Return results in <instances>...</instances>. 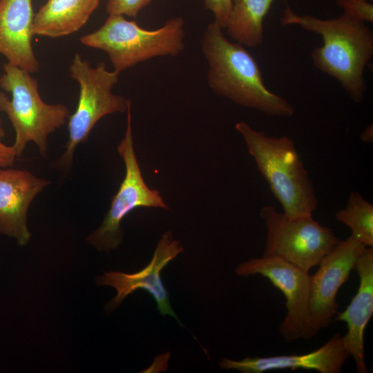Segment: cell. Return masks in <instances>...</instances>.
Segmentation results:
<instances>
[{"label": "cell", "mask_w": 373, "mask_h": 373, "mask_svg": "<svg viewBox=\"0 0 373 373\" xmlns=\"http://www.w3.org/2000/svg\"><path fill=\"white\" fill-rule=\"evenodd\" d=\"M34 17L32 0H0V53L30 73L39 68L32 45Z\"/></svg>", "instance_id": "15"}, {"label": "cell", "mask_w": 373, "mask_h": 373, "mask_svg": "<svg viewBox=\"0 0 373 373\" xmlns=\"http://www.w3.org/2000/svg\"><path fill=\"white\" fill-rule=\"evenodd\" d=\"M100 0H48L35 14L32 34L61 37L78 31Z\"/></svg>", "instance_id": "16"}, {"label": "cell", "mask_w": 373, "mask_h": 373, "mask_svg": "<svg viewBox=\"0 0 373 373\" xmlns=\"http://www.w3.org/2000/svg\"><path fill=\"white\" fill-rule=\"evenodd\" d=\"M71 77L79 86L75 111L68 117V140L60 158L61 164H72L77 146L84 142L96 123L103 117L115 113H125L131 106L130 99L112 93L119 74L106 69L104 62L93 67L79 53H76L70 64Z\"/></svg>", "instance_id": "6"}, {"label": "cell", "mask_w": 373, "mask_h": 373, "mask_svg": "<svg viewBox=\"0 0 373 373\" xmlns=\"http://www.w3.org/2000/svg\"><path fill=\"white\" fill-rule=\"evenodd\" d=\"M235 127L283 213L290 218L312 216L318 200L294 140L285 135H267L245 122Z\"/></svg>", "instance_id": "3"}, {"label": "cell", "mask_w": 373, "mask_h": 373, "mask_svg": "<svg viewBox=\"0 0 373 373\" xmlns=\"http://www.w3.org/2000/svg\"><path fill=\"white\" fill-rule=\"evenodd\" d=\"M344 12L362 22L373 21V5L367 0H336Z\"/></svg>", "instance_id": "19"}, {"label": "cell", "mask_w": 373, "mask_h": 373, "mask_svg": "<svg viewBox=\"0 0 373 373\" xmlns=\"http://www.w3.org/2000/svg\"><path fill=\"white\" fill-rule=\"evenodd\" d=\"M235 272L242 277L261 275L283 294L287 314L279 332L287 342L313 337L308 315L309 272L278 256L265 255L240 262Z\"/></svg>", "instance_id": "9"}, {"label": "cell", "mask_w": 373, "mask_h": 373, "mask_svg": "<svg viewBox=\"0 0 373 373\" xmlns=\"http://www.w3.org/2000/svg\"><path fill=\"white\" fill-rule=\"evenodd\" d=\"M354 269L359 278L357 291L346 309L334 319L346 323L344 345L354 361L358 373H367L364 333L373 314V248L365 247L358 256Z\"/></svg>", "instance_id": "14"}, {"label": "cell", "mask_w": 373, "mask_h": 373, "mask_svg": "<svg viewBox=\"0 0 373 373\" xmlns=\"http://www.w3.org/2000/svg\"><path fill=\"white\" fill-rule=\"evenodd\" d=\"M260 217L267 230L263 255L278 256L307 272L340 241L329 227L312 216L290 218L266 205Z\"/></svg>", "instance_id": "7"}, {"label": "cell", "mask_w": 373, "mask_h": 373, "mask_svg": "<svg viewBox=\"0 0 373 373\" xmlns=\"http://www.w3.org/2000/svg\"><path fill=\"white\" fill-rule=\"evenodd\" d=\"M183 251L182 245L179 240L173 239L171 231H166L158 241L150 262L140 271L133 274L104 271L102 276H97L96 282L98 285L111 286L117 290L116 296L106 305V310L111 312L115 309L128 295L136 289H142L155 299L161 315H169L182 325L171 305L160 273L169 262Z\"/></svg>", "instance_id": "11"}, {"label": "cell", "mask_w": 373, "mask_h": 373, "mask_svg": "<svg viewBox=\"0 0 373 373\" xmlns=\"http://www.w3.org/2000/svg\"><path fill=\"white\" fill-rule=\"evenodd\" d=\"M214 22L206 28L201 48L208 64L207 82L217 95L265 115L291 117L294 106L270 91L264 84L259 66L240 43L231 42Z\"/></svg>", "instance_id": "2"}, {"label": "cell", "mask_w": 373, "mask_h": 373, "mask_svg": "<svg viewBox=\"0 0 373 373\" xmlns=\"http://www.w3.org/2000/svg\"><path fill=\"white\" fill-rule=\"evenodd\" d=\"M274 0H232L225 28L229 35L243 46L254 48L264 40L263 22Z\"/></svg>", "instance_id": "17"}, {"label": "cell", "mask_w": 373, "mask_h": 373, "mask_svg": "<svg viewBox=\"0 0 373 373\" xmlns=\"http://www.w3.org/2000/svg\"><path fill=\"white\" fill-rule=\"evenodd\" d=\"M365 247L350 235L322 258L316 272L311 276L308 315L313 336L334 319L338 313L337 293L354 269Z\"/></svg>", "instance_id": "10"}, {"label": "cell", "mask_w": 373, "mask_h": 373, "mask_svg": "<svg viewBox=\"0 0 373 373\" xmlns=\"http://www.w3.org/2000/svg\"><path fill=\"white\" fill-rule=\"evenodd\" d=\"M349 357L343 336L335 334L321 347L307 354L246 357L240 361L223 358L219 365L222 369L235 370L242 373H262L269 370L285 369L339 373Z\"/></svg>", "instance_id": "13"}, {"label": "cell", "mask_w": 373, "mask_h": 373, "mask_svg": "<svg viewBox=\"0 0 373 373\" xmlns=\"http://www.w3.org/2000/svg\"><path fill=\"white\" fill-rule=\"evenodd\" d=\"M367 1H372V0H367Z\"/></svg>", "instance_id": "24"}, {"label": "cell", "mask_w": 373, "mask_h": 373, "mask_svg": "<svg viewBox=\"0 0 373 373\" xmlns=\"http://www.w3.org/2000/svg\"><path fill=\"white\" fill-rule=\"evenodd\" d=\"M336 220L351 230V236L365 247H373V205L361 193H350L344 208L336 213Z\"/></svg>", "instance_id": "18"}, {"label": "cell", "mask_w": 373, "mask_h": 373, "mask_svg": "<svg viewBox=\"0 0 373 373\" xmlns=\"http://www.w3.org/2000/svg\"><path fill=\"white\" fill-rule=\"evenodd\" d=\"M280 23L320 35L323 45L312 52L314 66L337 79L354 102H362L366 91L364 70L373 56V32L364 22L345 12L329 19L299 15L287 6Z\"/></svg>", "instance_id": "1"}, {"label": "cell", "mask_w": 373, "mask_h": 373, "mask_svg": "<svg viewBox=\"0 0 373 373\" xmlns=\"http://www.w3.org/2000/svg\"><path fill=\"white\" fill-rule=\"evenodd\" d=\"M3 69L0 87L10 93L12 99L0 92V111L6 113L15 131L12 146L16 155L21 156L27 144L32 142L46 156L48 137L66 124L69 109L62 104L43 101L38 82L30 73L8 62L3 64Z\"/></svg>", "instance_id": "4"}, {"label": "cell", "mask_w": 373, "mask_h": 373, "mask_svg": "<svg viewBox=\"0 0 373 373\" xmlns=\"http://www.w3.org/2000/svg\"><path fill=\"white\" fill-rule=\"evenodd\" d=\"M361 140L364 143H372L373 142V128L372 124L369 125L361 134Z\"/></svg>", "instance_id": "23"}, {"label": "cell", "mask_w": 373, "mask_h": 373, "mask_svg": "<svg viewBox=\"0 0 373 373\" xmlns=\"http://www.w3.org/2000/svg\"><path fill=\"white\" fill-rule=\"evenodd\" d=\"M204 7L214 17V23L225 28L232 7V0H204Z\"/></svg>", "instance_id": "21"}, {"label": "cell", "mask_w": 373, "mask_h": 373, "mask_svg": "<svg viewBox=\"0 0 373 373\" xmlns=\"http://www.w3.org/2000/svg\"><path fill=\"white\" fill-rule=\"evenodd\" d=\"M152 0H107L106 12L110 15H119L135 17L139 12Z\"/></svg>", "instance_id": "20"}, {"label": "cell", "mask_w": 373, "mask_h": 373, "mask_svg": "<svg viewBox=\"0 0 373 373\" xmlns=\"http://www.w3.org/2000/svg\"><path fill=\"white\" fill-rule=\"evenodd\" d=\"M5 136V132L2 127L0 118V168L12 166L17 157L15 150L12 146H7L1 141Z\"/></svg>", "instance_id": "22"}, {"label": "cell", "mask_w": 373, "mask_h": 373, "mask_svg": "<svg viewBox=\"0 0 373 373\" xmlns=\"http://www.w3.org/2000/svg\"><path fill=\"white\" fill-rule=\"evenodd\" d=\"M184 22L181 17L169 19L156 30H146L123 15H110L97 30L83 35L86 46L104 51L118 73L159 56H177L184 48Z\"/></svg>", "instance_id": "5"}, {"label": "cell", "mask_w": 373, "mask_h": 373, "mask_svg": "<svg viewBox=\"0 0 373 373\" xmlns=\"http://www.w3.org/2000/svg\"><path fill=\"white\" fill-rule=\"evenodd\" d=\"M126 113L125 133L117 146L118 153L125 166L124 178L112 198L110 209L102 224L86 238L88 243L100 251L117 249L122 243L121 222L133 210L139 207L169 209L160 191L150 189L143 178L134 151L131 106Z\"/></svg>", "instance_id": "8"}, {"label": "cell", "mask_w": 373, "mask_h": 373, "mask_svg": "<svg viewBox=\"0 0 373 373\" xmlns=\"http://www.w3.org/2000/svg\"><path fill=\"white\" fill-rule=\"evenodd\" d=\"M50 183L26 170L0 168V233L15 238L21 246L28 242V208Z\"/></svg>", "instance_id": "12"}]
</instances>
